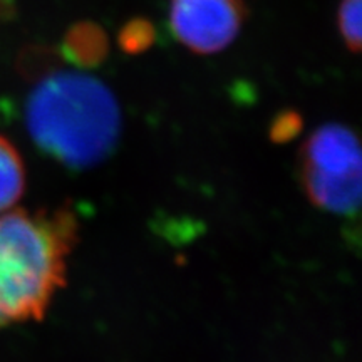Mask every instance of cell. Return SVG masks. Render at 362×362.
<instances>
[{
    "mask_svg": "<svg viewBox=\"0 0 362 362\" xmlns=\"http://www.w3.org/2000/svg\"><path fill=\"white\" fill-rule=\"evenodd\" d=\"M78 240L79 221L71 205L0 214V327L44 319L66 285Z\"/></svg>",
    "mask_w": 362,
    "mask_h": 362,
    "instance_id": "6da1fadb",
    "label": "cell"
},
{
    "mask_svg": "<svg viewBox=\"0 0 362 362\" xmlns=\"http://www.w3.org/2000/svg\"><path fill=\"white\" fill-rule=\"evenodd\" d=\"M155 25H153L148 19H144V17H134V19L128 21L123 27H121L119 34H117L119 47L123 49L126 54H131V56L146 52L148 49H151V45L155 44Z\"/></svg>",
    "mask_w": 362,
    "mask_h": 362,
    "instance_id": "52a82bcc",
    "label": "cell"
},
{
    "mask_svg": "<svg viewBox=\"0 0 362 362\" xmlns=\"http://www.w3.org/2000/svg\"><path fill=\"white\" fill-rule=\"evenodd\" d=\"M302 117L297 111H284L275 117L270 126V138L275 143H287L300 133Z\"/></svg>",
    "mask_w": 362,
    "mask_h": 362,
    "instance_id": "9c48e42d",
    "label": "cell"
},
{
    "mask_svg": "<svg viewBox=\"0 0 362 362\" xmlns=\"http://www.w3.org/2000/svg\"><path fill=\"white\" fill-rule=\"evenodd\" d=\"M361 6L362 0H341L337 11L339 33L351 52L357 54L361 51L362 35H361Z\"/></svg>",
    "mask_w": 362,
    "mask_h": 362,
    "instance_id": "ba28073f",
    "label": "cell"
},
{
    "mask_svg": "<svg viewBox=\"0 0 362 362\" xmlns=\"http://www.w3.org/2000/svg\"><path fill=\"white\" fill-rule=\"evenodd\" d=\"M247 19L243 0H170V29L194 54L225 51Z\"/></svg>",
    "mask_w": 362,
    "mask_h": 362,
    "instance_id": "277c9868",
    "label": "cell"
},
{
    "mask_svg": "<svg viewBox=\"0 0 362 362\" xmlns=\"http://www.w3.org/2000/svg\"><path fill=\"white\" fill-rule=\"evenodd\" d=\"M62 54L78 67H96L110 54V39L99 24L83 21L69 27L62 40Z\"/></svg>",
    "mask_w": 362,
    "mask_h": 362,
    "instance_id": "5b68a950",
    "label": "cell"
},
{
    "mask_svg": "<svg viewBox=\"0 0 362 362\" xmlns=\"http://www.w3.org/2000/svg\"><path fill=\"white\" fill-rule=\"evenodd\" d=\"M25 192V166L19 149L0 134V214L13 208Z\"/></svg>",
    "mask_w": 362,
    "mask_h": 362,
    "instance_id": "8992f818",
    "label": "cell"
},
{
    "mask_svg": "<svg viewBox=\"0 0 362 362\" xmlns=\"http://www.w3.org/2000/svg\"><path fill=\"white\" fill-rule=\"evenodd\" d=\"M30 138L67 168L86 170L106 160L121 131L115 94L93 76L57 71L30 90L25 106Z\"/></svg>",
    "mask_w": 362,
    "mask_h": 362,
    "instance_id": "7a4b0ae2",
    "label": "cell"
},
{
    "mask_svg": "<svg viewBox=\"0 0 362 362\" xmlns=\"http://www.w3.org/2000/svg\"><path fill=\"white\" fill-rule=\"evenodd\" d=\"M357 136L339 123L317 128L300 151V180L305 189L339 193L362 181Z\"/></svg>",
    "mask_w": 362,
    "mask_h": 362,
    "instance_id": "3957f363",
    "label": "cell"
}]
</instances>
